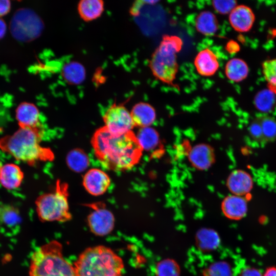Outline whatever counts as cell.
Returning <instances> with one entry per match:
<instances>
[{"label": "cell", "instance_id": "1", "mask_svg": "<svg viewBox=\"0 0 276 276\" xmlns=\"http://www.w3.org/2000/svg\"><path fill=\"white\" fill-rule=\"evenodd\" d=\"M91 144L97 158L105 169L123 171L133 168L140 160L142 149L132 131L116 135L103 126L96 130Z\"/></svg>", "mask_w": 276, "mask_h": 276}, {"label": "cell", "instance_id": "2", "mask_svg": "<svg viewBox=\"0 0 276 276\" xmlns=\"http://www.w3.org/2000/svg\"><path fill=\"white\" fill-rule=\"evenodd\" d=\"M42 135L41 126L19 127L12 134L0 139V149L30 166L40 161L51 160L54 158L53 152L40 145Z\"/></svg>", "mask_w": 276, "mask_h": 276}, {"label": "cell", "instance_id": "3", "mask_svg": "<svg viewBox=\"0 0 276 276\" xmlns=\"http://www.w3.org/2000/svg\"><path fill=\"white\" fill-rule=\"evenodd\" d=\"M76 276H122V258L103 245L85 249L74 263Z\"/></svg>", "mask_w": 276, "mask_h": 276}, {"label": "cell", "instance_id": "4", "mask_svg": "<svg viewBox=\"0 0 276 276\" xmlns=\"http://www.w3.org/2000/svg\"><path fill=\"white\" fill-rule=\"evenodd\" d=\"M29 276H76L74 265L64 258L57 240L39 247L31 255Z\"/></svg>", "mask_w": 276, "mask_h": 276}, {"label": "cell", "instance_id": "5", "mask_svg": "<svg viewBox=\"0 0 276 276\" xmlns=\"http://www.w3.org/2000/svg\"><path fill=\"white\" fill-rule=\"evenodd\" d=\"M182 39L165 34L153 52L149 67L154 77L162 82L175 87L173 83L178 71L177 53L182 49Z\"/></svg>", "mask_w": 276, "mask_h": 276}, {"label": "cell", "instance_id": "6", "mask_svg": "<svg viewBox=\"0 0 276 276\" xmlns=\"http://www.w3.org/2000/svg\"><path fill=\"white\" fill-rule=\"evenodd\" d=\"M68 185L58 180L55 190L36 199V212L43 222H64L72 219L68 200Z\"/></svg>", "mask_w": 276, "mask_h": 276}, {"label": "cell", "instance_id": "7", "mask_svg": "<svg viewBox=\"0 0 276 276\" xmlns=\"http://www.w3.org/2000/svg\"><path fill=\"white\" fill-rule=\"evenodd\" d=\"M10 30L16 40L28 42L38 38L44 29L41 17L32 9L23 8L17 10L10 22Z\"/></svg>", "mask_w": 276, "mask_h": 276}, {"label": "cell", "instance_id": "8", "mask_svg": "<svg viewBox=\"0 0 276 276\" xmlns=\"http://www.w3.org/2000/svg\"><path fill=\"white\" fill-rule=\"evenodd\" d=\"M103 120L104 126L113 135L129 133L135 126L130 112L122 104L111 105L105 112Z\"/></svg>", "mask_w": 276, "mask_h": 276}, {"label": "cell", "instance_id": "9", "mask_svg": "<svg viewBox=\"0 0 276 276\" xmlns=\"http://www.w3.org/2000/svg\"><path fill=\"white\" fill-rule=\"evenodd\" d=\"M93 211L87 217L88 225L95 235L104 236L110 234L114 226V217L104 204L101 202L90 204Z\"/></svg>", "mask_w": 276, "mask_h": 276}, {"label": "cell", "instance_id": "10", "mask_svg": "<svg viewBox=\"0 0 276 276\" xmlns=\"http://www.w3.org/2000/svg\"><path fill=\"white\" fill-rule=\"evenodd\" d=\"M108 174L103 170L92 168L84 174L82 183L84 189L90 194L99 196L105 193L110 185Z\"/></svg>", "mask_w": 276, "mask_h": 276}, {"label": "cell", "instance_id": "11", "mask_svg": "<svg viewBox=\"0 0 276 276\" xmlns=\"http://www.w3.org/2000/svg\"><path fill=\"white\" fill-rule=\"evenodd\" d=\"M249 131L255 140L266 142L276 139V121L266 116L255 119L249 127Z\"/></svg>", "mask_w": 276, "mask_h": 276}, {"label": "cell", "instance_id": "12", "mask_svg": "<svg viewBox=\"0 0 276 276\" xmlns=\"http://www.w3.org/2000/svg\"><path fill=\"white\" fill-rule=\"evenodd\" d=\"M228 20L232 27L237 32L249 31L255 21L252 10L244 5H237L229 14Z\"/></svg>", "mask_w": 276, "mask_h": 276}, {"label": "cell", "instance_id": "13", "mask_svg": "<svg viewBox=\"0 0 276 276\" xmlns=\"http://www.w3.org/2000/svg\"><path fill=\"white\" fill-rule=\"evenodd\" d=\"M194 64L198 74L204 77L214 75L219 68L217 55L209 48L202 50L197 53Z\"/></svg>", "mask_w": 276, "mask_h": 276}, {"label": "cell", "instance_id": "14", "mask_svg": "<svg viewBox=\"0 0 276 276\" xmlns=\"http://www.w3.org/2000/svg\"><path fill=\"white\" fill-rule=\"evenodd\" d=\"M227 187L233 195L243 196L251 191L253 181L251 176L241 170L233 171L227 179Z\"/></svg>", "mask_w": 276, "mask_h": 276}, {"label": "cell", "instance_id": "15", "mask_svg": "<svg viewBox=\"0 0 276 276\" xmlns=\"http://www.w3.org/2000/svg\"><path fill=\"white\" fill-rule=\"evenodd\" d=\"M247 199L243 196L231 195L226 197L221 204L223 214L232 220L243 218L247 211Z\"/></svg>", "mask_w": 276, "mask_h": 276}, {"label": "cell", "instance_id": "16", "mask_svg": "<svg viewBox=\"0 0 276 276\" xmlns=\"http://www.w3.org/2000/svg\"><path fill=\"white\" fill-rule=\"evenodd\" d=\"M15 116L19 127H37L40 126V112L33 103L24 102L17 106Z\"/></svg>", "mask_w": 276, "mask_h": 276}, {"label": "cell", "instance_id": "17", "mask_svg": "<svg viewBox=\"0 0 276 276\" xmlns=\"http://www.w3.org/2000/svg\"><path fill=\"white\" fill-rule=\"evenodd\" d=\"M24 174L20 167L13 163L6 164L0 167V183L8 190L18 188Z\"/></svg>", "mask_w": 276, "mask_h": 276}, {"label": "cell", "instance_id": "18", "mask_svg": "<svg viewBox=\"0 0 276 276\" xmlns=\"http://www.w3.org/2000/svg\"><path fill=\"white\" fill-rule=\"evenodd\" d=\"M189 158L194 167L198 169L204 170L209 168L213 163L214 153L210 146L201 144L191 149Z\"/></svg>", "mask_w": 276, "mask_h": 276}, {"label": "cell", "instance_id": "19", "mask_svg": "<svg viewBox=\"0 0 276 276\" xmlns=\"http://www.w3.org/2000/svg\"><path fill=\"white\" fill-rule=\"evenodd\" d=\"M130 113L135 125L141 127H149L156 119L155 109L147 102L135 104Z\"/></svg>", "mask_w": 276, "mask_h": 276}, {"label": "cell", "instance_id": "20", "mask_svg": "<svg viewBox=\"0 0 276 276\" xmlns=\"http://www.w3.org/2000/svg\"><path fill=\"white\" fill-rule=\"evenodd\" d=\"M196 30L205 36H213L218 31L219 24L215 15L210 11H203L196 16L195 20Z\"/></svg>", "mask_w": 276, "mask_h": 276}, {"label": "cell", "instance_id": "21", "mask_svg": "<svg viewBox=\"0 0 276 276\" xmlns=\"http://www.w3.org/2000/svg\"><path fill=\"white\" fill-rule=\"evenodd\" d=\"M224 71L228 79L234 82H240L247 77L249 67L243 59L233 58L226 62Z\"/></svg>", "mask_w": 276, "mask_h": 276}, {"label": "cell", "instance_id": "22", "mask_svg": "<svg viewBox=\"0 0 276 276\" xmlns=\"http://www.w3.org/2000/svg\"><path fill=\"white\" fill-rule=\"evenodd\" d=\"M77 9L81 18L86 21L99 17L104 10L102 0H82L78 4Z\"/></svg>", "mask_w": 276, "mask_h": 276}, {"label": "cell", "instance_id": "23", "mask_svg": "<svg viewBox=\"0 0 276 276\" xmlns=\"http://www.w3.org/2000/svg\"><path fill=\"white\" fill-rule=\"evenodd\" d=\"M61 74L63 79L69 84L79 85L85 79L86 71L82 64L72 61L66 63L62 67Z\"/></svg>", "mask_w": 276, "mask_h": 276}, {"label": "cell", "instance_id": "24", "mask_svg": "<svg viewBox=\"0 0 276 276\" xmlns=\"http://www.w3.org/2000/svg\"><path fill=\"white\" fill-rule=\"evenodd\" d=\"M66 162L68 167L73 171L78 173L85 171L89 165L87 154L82 149L75 148L67 154Z\"/></svg>", "mask_w": 276, "mask_h": 276}, {"label": "cell", "instance_id": "25", "mask_svg": "<svg viewBox=\"0 0 276 276\" xmlns=\"http://www.w3.org/2000/svg\"><path fill=\"white\" fill-rule=\"evenodd\" d=\"M135 136L142 150L153 149L159 141L157 132L150 127H141Z\"/></svg>", "mask_w": 276, "mask_h": 276}, {"label": "cell", "instance_id": "26", "mask_svg": "<svg viewBox=\"0 0 276 276\" xmlns=\"http://www.w3.org/2000/svg\"><path fill=\"white\" fill-rule=\"evenodd\" d=\"M21 221L18 209L10 204L0 205V224L12 228L18 225Z\"/></svg>", "mask_w": 276, "mask_h": 276}, {"label": "cell", "instance_id": "27", "mask_svg": "<svg viewBox=\"0 0 276 276\" xmlns=\"http://www.w3.org/2000/svg\"><path fill=\"white\" fill-rule=\"evenodd\" d=\"M255 107L263 112L270 111L276 103V95L269 89L258 92L254 99Z\"/></svg>", "mask_w": 276, "mask_h": 276}, {"label": "cell", "instance_id": "28", "mask_svg": "<svg viewBox=\"0 0 276 276\" xmlns=\"http://www.w3.org/2000/svg\"><path fill=\"white\" fill-rule=\"evenodd\" d=\"M262 68L268 89L276 95V58L265 60Z\"/></svg>", "mask_w": 276, "mask_h": 276}, {"label": "cell", "instance_id": "29", "mask_svg": "<svg viewBox=\"0 0 276 276\" xmlns=\"http://www.w3.org/2000/svg\"><path fill=\"white\" fill-rule=\"evenodd\" d=\"M179 271L176 263L170 260L159 263L156 267L157 276H178Z\"/></svg>", "mask_w": 276, "mask_h": 276}, {"label": "cell", "instance_id": "30", "mask_svg": "<svg viewBox=\"0 0 276 276\" xmlns=\"http://www.w3.org/2000/svg\"><path fill=\"white\" fill-rule=\"evenodd\" d=\"M212 6L214 10L219 14H229L237 6V2L233 0L213 1Z\"/></svg>", "mask_w": 276, "mask_h": 276}, {"label": "cell", "instance_id": "31", "mask_svg": "<svg viewBox=\"0 0 276 276\" xmlns=\"http://www.w3.org/2000/svg\"><path fill=\"white\" fill-rule=\"evenodd\" d=\"M11 9V2L9 0H0V17L7 14Z\"/></svg>", "mask_w": 276, "mask_h": 276}, {"label": "cell", "instance_id": "32", "mask_svg": "<svg viewBox=\"0 0 276 276\" xmlns=\"http://www.w3.org/2000/svg\"><path fill=\"white\" fill-rule=\"evenodd\" d=\"M240 276H262V274L258 270L254 268H247L244 269Z\"/></svg>", "mask_w": 276, "mask_h": 276}, {"label": "cell", "instance_id": "33", "mask_svg": "<svg viewBox=\"0 0 276 276\" xmlns=\"http://www.w3.org/2000/svg\"><path fill=\"white\" fill-rule=\"evenodd\" d=\"M7 31V25L5 21L0 17V39L4 37Z\"/></svg>", "mask_w": 276, "mask_h": 276}, {"label": "cell", "instance_id": "34", "mask_svg": "<svg viewBox=\"0 0 276 276\" xmlns=\"http://www.w3.org/2000/svg\"><path fill=\"white\" fill-rule=\"evenodd\" d=\"M263 276H276V267H270L265 271Z\"/></svg>", "mask_w": 276, "mask_h": 276}, {"label": "cell", "instance_id": "35", "mask_svg": "<svg viewBox=\"0 0 276 276\" xmlns=\"http://www.w3.org/2000/svg\"><path fill=\"white\" fill-rule=\"evenodd\" d=\"M1 164H0V167H1Z\"/></svg>", "mask_w": 276, "mask_h": 276}]
</instances>
